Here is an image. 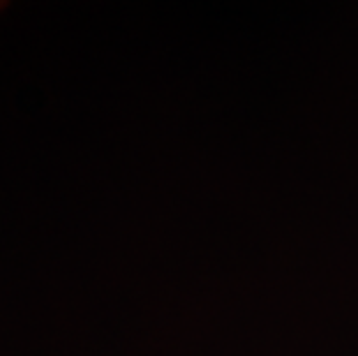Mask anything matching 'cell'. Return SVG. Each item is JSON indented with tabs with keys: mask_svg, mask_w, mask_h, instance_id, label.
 <instances>
[]
</instances>
